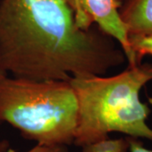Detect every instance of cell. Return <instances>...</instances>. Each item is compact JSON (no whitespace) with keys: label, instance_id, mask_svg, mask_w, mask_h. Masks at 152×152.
Masks as SVG:
<instances>
[{"label":"cell","instance_id":"1","mask_svg":"<svg viewBox=\"0 0 152 152\" xmlns=\"http://www.w3.org/2000/svg\"><path fill=\"white\" fill-rule=\"evenodd\" d=\"M127 60L96 25L82 30L64 0H1L0 68L14 77L64 80L102 76Z\"/></svg>","mask_w":152,"mask_h":152},{"label":"cell","instance_id":"2","mask_svg":"<svg viewBox=\"0 0 152 152\" xmlns=\"http://www.w3.org/2000/svg\"><path fill=\"white\" fill-rule=\"evenodd\" d=\"M152 80V64L129 66L110 77L72 78L69 83L78 102V120L74 144L82 147L118 132L152 141L147 124L151 109L140 93Z\"/></svg>","mask_w":152,"mask_h":152},{"label":"cell","instance_id":"3","mask_svg":"<svg viewBox=\"0 0 152 152\" xmlns=\"http://www.w3.org/2000/svg\"><path fill=\"white\" fill-rule=\"evenodd\" d=\"M78 102L69 81L0 78V122L43 145L74 144Z\"/></svg>","mask_w":152,"mask_h":152},{"label":"cell","instance_id":"4","mask_svg":"<svg viewBox=\"0 0 152 152\" xmlns=\"http://www.w3.org/2000/svg\"><path fill=\"white\" fill-rule=\"evenodd\" d=\"M64 1L73 11L78 27L88 30L96 25L119 44L126 55L129 66L140 64L131 50L127 27L120 17V9L124 0Z\"/></svg>","mask_w":152,"mask_h":152},{"label":"cell","instance_id":"5","mask_svg":"<svg viewBox=\"0 0 152 152\" xmlns=\"http://www.w3.org/2000/svg\"><path fill=\"white\" fill-rule=\"evenodd\" d=\"M120 17L127 27L129 39L152 34V0H124Z\"/></svg>","mask_w":152,"mask_h":152},{"label":"cell","instance_id":"6","mask_svg":"<svg viewBox=\"0 0 152 152\" xmlns=\"http://www.w3.org/2000/svg\"><path fill=\"white\" fill-rule=\"evenodd\" d=\"M129 137L110 139L109 137L82 146L81 152H129Z\"/></svg>","mask_w":152,"mask_h":152},{"label":"cell","instance_id":"7","mask_svg":"<svg viewBox=\"0 0 152 152\" xmlns=\"http://www.w3.org/2000/svg\"><path fill=\"white\" fill-rule=\"evenodd\" d=\"M131 50L135 55L138 63H142L144 56H152V34L143 37H132L129 39Z\"/></svg>","mask_w":152,"mask_h":152},{"label":"cell","instance_id":"8","mask_svg":"<svg viewBox=\"0 0 152 152\" xmlns=\"http://www.w3.org/2000/svg\"><path fill=\"white\" fill-rule=\"evenodd\" d=\"M26 152H68L67 146L58 145H43L37 144L36 146Z\"/></svg>","mask_w":152,"mask_h":152},{"label":"cell","instance_id":"9","mask_svg":"<svg viewBox=\"0 0 152 152\" xmlns=\"http://www.w3.org/2000/svg\"><path fill=\"white\" fill-rule=\"evenodd\" d=\"M129 152H152L151 150H149L144 146L142 142L140 141L139 139L129 137Z\"/></svg>","mask_w":152,"mask_h":152},{"label":"cell","instance_id":"10","mask_svg":"<svg viewBox=\"0 0 152 152\" xmlns=\"http://www.w3.org/2000/svg\"><path fill=\"white\" fill-rule=\"evenodd\" d=\"M8 75L5 72L1 69L0 68V78H2L3 76ZM10 145L7 140H3L0 141V152H10Z\"/></svg>","mask_w":152,"mask_h":152}]
</instances>
